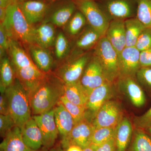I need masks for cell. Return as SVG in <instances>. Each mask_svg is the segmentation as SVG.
Instances as JSON below:
<instances>
[{"label": "cell", "mask_w": 151, "mask_h": 151, "mask_svg": "<svg viewBox=\"0 0 151 151\" xmlns=\"http://www.w3.org/2000/svg\"><path fill=\"white\" fill-rule=\"evenodd\" d=\"M24 142L33 151H37L43 146L42 134L35 120L29 119L20 129Z\"/></svg>", "instance_id": "obj_16"}, {"label": "cell", "mask_w": 151, "mask_h": 151, "mask_svg": "<svg viewBox=\"0 0 151 151\" xmlns=\"http://www.w3.org/2000/svg\"><path fill=\"white\" fill-rule=\"evenodd\" d=\"M0 114H9L8 101L5 93H1L0 95Z\"/></svg>", "instance_id": "obj_40"}, {"label": "cell", "mask_w": 151, "mask_h": 151, "mask_svg": "<svg viewBox=\"0 0 151 151\" xmlns=\"http://www.w3.org/2000/svg\"><path fill=\"white\" fill-rule=\"evenodd\" d=\"M91 57L88 53L78 54L60 66L54 73L64 84L78 81Z\"/></svg>", "instance_id": "obj_7"}, {"label": "cell", "mask_w": 151, "mask_h": 151, "mask_svg": "<svg viewBox=\"0 0 151 151\" xmlns=\"http://www.w3.org/2000/svg\"><path fill=\"white\" fill-rule=\"evenodd\" d=\"M1 151H35L24 142L21 129L16 126L4 138L0 144Z\"/></svg>", "instance_id": "obj_19"}, {"label": "cell", "mask_w": 151, "mask_h": 151, "mask_svg": "<svg viewBox=\"0 0 151 151\" xmlns=\"http://www.w3.org/2000/svg\"><path fill=\"white\" fill-rule=\"evenodd\" d=\"M112 82L107 81L92 90L88 95L86 108L94 117L99 109L107 101L112 91Z\"/></svg>", "instance_id": "obj_14"}, {"label": "cell", "mask_w": 151, "mask_h": 151, "mask_svg": "<svg viewBox=\"0 0 151 151\" xmlns=\"http://www.w3.org/2000/svg\"><path fill=\"white\" fill-rule=\"evenodd\" d=\"M93 55L100 63L108 81L113 82L120 76L118 53L105 36L94 47Z\"/></svg>", "instance_id": "obj_4"}, {"label": "cell", "mask_w": 151, "mask_h": 151, "mask_svg": "<svg viewBox=\"0 0 151 151\" xmlns=\"http://www.w3.org/2000/svg\"><path fill=\"white\" fill-rule=\"evenodd\" d=\"M126 47H135L139 37L146 27L137 17L125 20Z\"/></svg>", "instance_id": "obj_25"}, {"label": "cell", "mask_w": 151, "mask_h": 151, "mask_svg": "<svg viewBox=\"0 0 151 151\" xmlns=\"http://www.w3.org/2000/svg\"><path fill=\"white\" fill-rule=\"evenodd\" d=\"M54 25L51 22H45L34 31L35 44L44 48L48 49L54 45L55 39Z\"/></svg>", "instance_id": "obj_20"}, {"label": "cell", "mask_w": 151, "mask_h": 151, "mask_svg": "<svg viewBox=\"0 0 151 151\" xmlns=\"http://www.w3.org/2000/svg\"><path fill=\"white\" fill-rule=\"evenodd\" d=\"M19 2H22L27 1H32V0H17Z\"/></svg>", "instance_id": "obj_48"}, {"label": "cell", "mask_w": 151, "mask_h": 151, "mask_svg": "<svg viewBox=\"0 0 151 151\" xmlns=\"http://www.w3.org/2000/svg\"><path fill=\"white\" fill-rule=\"evenodd\" d=\"M64 84L54 73H47L46 78L29 95L34 116L48 112L55 108L64 95Z\"/></svg>", "instance_id": "obj_1"}, {"label": "cell", "mask_w": 151, "mask_h": 151, "mask_svg": "<svg viewBox=\"0 0 151 151\" xmlns=\"http://www.w3.org/2000/svg\"><path fill=\"white\" fill-rule=\"evenodd\" d=\"M140 52L135 47H126L119 55L120 77H133L141 68Z\"/></svg>", "instance_id": "obj_12"}, {"label": "cell", "mask_w": 151, "mask_h": 151, "mask_svg": "<svg viewBox=\"0 0 151 151\" xmlns=\"http://www.w3.org/2000/svg\"><path fill=\"white\" fill-rule=\"evenodd\" d=\"M137 74L141 82L151 87V67H141Z\"/></svg>", "instance_id": "obj_36"}, {"label": "cell", "mask_w": 151, "mask_h": 151, "mask_svg": "<svg viewBox=\"0 0 151 151\" xmlns=\"http://www.w3.org/2000/svg\"><path fill=\"white\" fill-rule=\"evenodd\" d=\"M139 61L141 68L151 67V48L140 52Z\"/></svg>", "instance_id": "obj_38"}, {"label": "cell", "mask_w": 151, "mask_h": 151, "mask_svg": "<svg viewBox=\"0 0 151 151\" xmlns=\"http://www.w3.org/2000/svg\"><path fill=\"white\" fill-rule=\"evenodd\" d=\"M139 125L144 128H148L151 125V107L139 119Z\"/></svg>", "instance_id": "obj_41"}, {"label": "cell", "mask_w": 151, "mask_h": 151, "mask_svg": "<svg viewBox=\"0 0 151 151\" xmlns=\"http://www.w3.org/2000/svg\"><path fill=\"white\" fill-rule=\"evenodd\" d=\"M135 47L140 52L151 48V27H146L143 31Z\"/></svg>", "instance_id": "obj_34"}, {"label": "cell", "mask_w": 151, "mask_h": 151, "mask_svg": "<svg viewBox=\"0 0 151 151\" xmlns=\"http://www.w3.org/2000/svg\"><path fill=\"white\" fill-rule=\"evenodd\" d=\"M11 38L2 24H0V48L1 51H8Z\"/></svg>", "instance_id": "obj_37"}, {"label": "cell", "mask_w": 151, "mask_h": 151, "mask_svg": "<svg viewBox=\"0 0 151 151\" xmlns=\"http://www.w3.org/2000/svg\"><path fill=\"white\" fill-rule=\"evenodd\" d=\"M0 75L1 93H5L7 88L13 84L16 78L13 67L8 58L4 57L1 59Z\"/></svg>", "instance_id": "obj_27"}, {"label": "cell", "mask_w": 151, "mask_h": 151, "mask_svg": "<svg viewBox=\"0 0 151 151\" xmlns=\"http://www.w3.org/2000/svg\"><path fill=\"white\" fill-rule=\"evenodd\" d=\"M95 128L92 122L86 118L75 124L69 137L61 142L60 144L65 150L72 145L84 149L91 145V138Z\"/></svg>", "instance_id": "obj_8"}, {"label": "cell", "mask_w": 151, "mask_h": 151, "mask_svg": "<svg viewBox=\"0 0 151 151\" xmlns=\"http://www.w3.org/2000/svg\"><path fill=\"white\" fill-rule=\"evenodd\" d=\"M132 126L127 118H124L116 128L115 139L117 151H126L132 135Z\"/></svg>", "instance_id": "obj_23"}, {"label": "cell", "mask_w": 151, "mask_h": 151, "mask_svg": "<svg viewBox=\"0 0 151 151\" xmlns=\"http://www.w3.org/2000/svg\"><path fill=\"white\" fill-rule=\"evenodd\" d=\"M28 47L29 55L37 66L45 73L51 72L54 60L48 49L36 44L29 45Z\"/></svg>", "instance_id": "obj_18"}, {"label": "cell", "mask_w": 151, "mask_h": 151, "mask_svg": "<svg viewBox=\"0 0 151 151\" xmlns=\"http://www.w3.org/2000/svg\"><path fill=\"white\" fill-rule=\"evenodd\" d=\"M83 151H95V146L93 145H90L83 149Z\"/></svg>", "instance_id": "obj_46"}, {"label": "cell", "mask_w": 151, "mask_h": 151, "mask_svg": "<svg viewBox=\"0 0 151 151\" xmlns=\"http://www.w3.org/2000/svg\"><path fill=\"white\" fill-rule=\"evenodd\" d=\"M96 2L109 19L125 20L137 15V0H97Z\"/></svg>", "instance_id": "obj_6"}, {"label": "cell", "mask_w": 151, "mask_h": 151, "mask_svg": "<svg viewBox=\"0 0 151 151\" xmlns=\"http://www.w3.org/2000/svg\"><path fill=\"white\" fill-rule=\"evenodd\" d=\"M44 1H45L46 3H48V4H50L58 0H44Z\"/></svg>", "instance_id": "obj_47"}, {"label": "cell", "mask_w": 151, "mask_h": 151, "mask_svg": "<svg viewBox=\"0 0 151 151\" xmlns=\"http://www.w3.org/2000/svg\"><path fill=\"white\" fill-rule=\"evenodd\" d=\"M90 27L105 36L110 21L95 0H72Z\"/></svg>", "instance_id": "obj_5"}, {"label": "cell", "mask_w": 151, "mask_h": 151, "mask_svg": "<svg viewBox=\"0 0 151 151\" xmlns=\"http://www.w3.org/2000/svg\"><path fill=\"white\" fill-rule=\"evenodd\" d=\"M55 54L58 60L65 58L70 51V45L62 32H60L56 36L54 43Z\"/></svg>", "instance_id": "obj_33"}, {"label": "cell", "mask_w": 151, "mask_h": 151, "mask_svg": "<svg viewBox=\"0 0 151 151\" xmlns=\"http://www.w3.org/2000/svg\"><path fill=\"white\" fill-rule=\"evenodd\" d=\"M45 151V150H40V151L37 150V151Z\"/></svg>", "instance_id": "obj_50"}, {"label": "cell", "mask_w": 151, "mask_h": 151, "mask_svg": "<svg viewBox=\"0 0 151 151\" xmlns=\"http://www.w3.org/2000/svg\"><path fill=\"white\" fill-rule=\"evenodd\" d=\"M66 151H83V149L78 146L72 145L69 146L66 149Z\"/></svg>", "instance_id": "obj_44"}, {"label": "cell", "mask_w": 151, "mask_h": 151, "mask_svg": "<svg viewBox=\"0 0 151 151\" xmlns=\"http://www.w3.org/2000/svg\"><path fill=\"white\" fill-rule=\"evenodd\" d=\"M129 151H151V138L145 132H138Z\"/></svg>", "instance_id": "obj_31"}, {"label": "cell", "mask_w": 151, "mask_h": 151, "mask_svg": "<svg viewBox=\"0 0 151 151\" xmlns=\"http://www.w3.org/2000/svg\"><path fill=\"white\" fill-rule=\"evenodd\" d=\"M76 9L73 1L70 0L53 12L50 17V22L58 27L64 26L69 22Z\"/></svg>", "instance_id": "obj_24"}, {"label": "cell", "mask_w": 151, "mask_h": 151, "mask_svg": "<svg viewBox=\"0 0 151 151\" xmlns=\"http://www.w3.org/2000/svg\"><path fill=\"white\" fill-rule=\"evenodd\" d=\"M7 9V8H6ZM6 9L0 7V20L1 23H2L5 19L6 16Z\"/></svg>", "instance_id": "obj_43"}, {"label": "cell", "mask_w": 151, "mask_h": 151, "mask_svg": "<svg viewBox=\"0 0 151 151\" xmlns=\"http://www.w3.org/2000/svg\"><path fill=\"white\" fill-rule=\"evenodd\" d=\"M17 0H0V7L3 8H7L8 7L14 4Z\"/></svg>", "instance_id": "obj_42"}, {"label": "cell", "mask_w": 151, "mask_h": 151, "mask_svg": "<svg viewBox=\"0 0 151 151\" xmlns=\"http://www.w3.org/2000/svg\"><path fill=\"white\" fill-rule=\"evenodd\" d=\"M10 38L28 46L35 44V28L28 21L17 1L6 9L2 23Z\"/></svg>", "instance_id": "obj_2"}, {"label": "cell", "mask_w": 151, "mask_h": 151, "mask_svg": "<svg viewBox=\"0 0 151 151\" xmlns=\"http://www.w3.org/2000/svg\"><path fill=\"white\" fill-rule=\"evenodd\" d=\"M137 18L146 27H151V0H137Z\"/></svg>", "instance_id": "obj_29"}, {"label": "cell", "mask_w": 151, "mask_h": 151, "mask_svg": "<svg viewBox=\"0 0 151 151\" xmlns=\"http://www.w3.org/2000/svg\"><path fill=\"white\" fill-rule=\"evenodd\" d=\"M16 126L15 123L10 114H0V134L1 137L4 138Z\"/></svg>", "instance_id": "obj_35"}, {"label": "cell", "mask_w": 151, "mask_h": 151, "mask_svg": "<svg viewBox=\"0 0 151 151\" xmlns=\"http://www.w3.org/2000/svg\"><path fill=\"white\" fill-rule=\"evenodd\" d=\"M105 36L115 49L119 56L126 47L125 20H111Z\"/></svg>", "instance_id": "obj_13"}, {"label": "cell", "mask_w": 151, "mask_h": 151, "mask_svg": "<svg viewBox=\"0 0 151 151\" xmlns=\"http://www.w3.org/2000/svg\"><path fill=\"white\" fill-rule=\"evenodd\" d=\"M5 93L8 101L9 114L16 126L21 129L32 118L28 94L16 78Z\"/></svg>", "instance_id": "obj_3"}, {"label": "cell", "mask_w": 151, "mask_h": 151, "mask_svg": "<svg viewBox=\"0 0 151 151\" xmlns=\"http://www.w3.org/2000/svg\"><path fill=\"white\" fill-rule=\"evenodd\" d=\"M80 81L88 95L93 89L109 81L105 77L100 63L94 55L87 63Z\"/></svg>", "instance_id": "obj_11"}, {"label": "cell", "mask_w": 151, "mask_h": 151, "mask_svg": "<svg viewBox=\"0 0 151 151\" xmlns=\"http://www.w3.org/2000/svg\"><path fill=\"white\" fill-rule=\"evenodd\" d=\"M86 20L80 11L75 12L68 23L67 31L71 36H75L80 32L85 24Z\"/></svg>", "instance_id": "obj_32"}, {"label": "cell", "mask_w": 151, "mask_h": 151, "mask_svg": "<svg viewBox=\"0 0 151 151\" xmlns=\"http://www.w3.org/2000/svg\"><path fill=\"white\" fill-rule=\"evenodd\" d=\"M119 84L124 88L132 104L136 107H140L145 104V96L140 86L133 79V77H120Z\"/></svg>", "instance_id": "obj_21"}, {"label": "cell", "mask_w": 151, "mask_h": 151, "mask_svg": "<svg viewBox=\"0 0 151 151\" xmlns=\"http://www.w3.org/2000/svg\"><path fill=\"white\" fill-rule=\"evenodd\" d=\"M54 114L53 108L48 112L32 117L40 129L43 139V146L45 149H50L54 146L59 134Z\"/></svg>", "instance_id": "obj_10"}, {"label": "cell", "mask_w": 151, "mask_h": 151, "mask_svg": "<svg viewBox=\"0 0 151 151\" xmlns=\"http://www.w3.org/2000/svg\"><path fill=\"white\" fill-rule=\"evenodd\" d=\"M19 2L25 17L32 25L43 19L48 10L49 5L44 0H32Z\"/></svg>", "instance_id": "obj_15"}, {"label": "cell", "mask_w": 151, "mask_h": 151, "mask_svg": "<svg viewBox=\"0 0 151 151\" xmlns=\"http://www.w3.org/2000/svg\"><path fill=\"white\" fill-rule=\"evenodd\" d=\"M116 128L101 127L95 128L91 138V144L99 146L115 138Z\"/></svg>", "instance_id": "obj_28"}, {"label": "cell", "mask_w": 151, "mask_h": 151, "mask_svg": "<svg viewBox=\"0 0 151 151\" xmlns=\"http://www.w3.org/2000/svg\"><path fill=\"white\" fill-rule=\"evenodd\" d=\"M64 95L71 103L86 107L88 94L80 80L71 84H64Z\"/></svg>", "instance_id": "obj_22"}, {"label": "cell", "mask_w": 151, "mask_h": 151, "mask_svg": "<svg viewBox=\"0 0 151 151\" xmlns=\"http://www.w3.org/2000/svg\"><path fill=\"white\" fill-rule=\"evenodd\" d=\"M60 101L73 117L75 124L86 119V107L71 103L66 99L64 95L60 98Z\"/></svg>", "instance_id": "obj_30"}, {"label": "cell", "mask_w": 151, "mask_h": 151, "mask_svg": "<svg viewBox=\"0 0 151 151\" xmlns=\"http://www.w3.org/2000/svg\"><path fill=\"white\" fill-rule=\"evenodd\" d=\"M55 108V119L61 142L66 140L75 125L73 117L60 101Z\"/></svg>", "instance_id": "obj_17"}, {"label": "cell", "mask_w": 151, "mask_h": 151, "mask_svg": "<svg viewBox=\"0 0 151 151\" xmlns=\"http://www.w3.org/2000/svg\"><path fill=\"white\" fill-rule=\"evenodd\" d=\"M95 151H117L115 138L100 145L95 146Z\"/></svg>", "instance_id": "obj_39"}, {"label": "cell", "mask_w": 151, "mask_h": 151, "mask_svg": "<svg viewBox=\"0 0 151 151\" xmlns=\"http://www.w3.org/2000/svg\"><path fill=\"white\" fill-rule=\"evenodd\" d=\"M49 151H66V150L63 148L60 144L53 146L50 149Z\"/></svg>", "instance_id": "obj_45"}, {"label": "cell", "mask_w": 151, "mask_h": 151, "mask_svg": "<svg viewBox=\"0 0 151 151\" xmlns=\"http://www.w3.org/2000/svg\"><path fill=\"white\" fill-rule=\"evenodd\" d=\"M148 130L150 133L151 134V125L150 127H148Z\"/></svg>", "instance_id": "obj_49"}, {"label": "cell", "mask_w": 151, "mask_h": 151, "mask_svg": "<svg viewBox=\"0 0 151 151\" xmlns=\"http://www.w3.org/2000/svg\"><path fill=\"white\" fill-rule=\"evenodd\" d=\"M103 37L100 33L89 26L77 38L75 43L76 48L78 50H88L95 47Z\"/></svg>", "instance_id": "obj_26"}, {"label": "cell", "mask_w": 151, "mask_h": 151, "mask_svg": "<svg viewBox=\"0 0 151 151\" xmlns=\"http://www.w3.org/2000/svg\"><path fill=\"white\" fill-rule=\"evenodd\" d=\"M122 119V112L119 105L116 102L108 101L99 109L92 123L95 128H116Z\"/></svg>", "instance_id": "obj_9"}]
</instances>
